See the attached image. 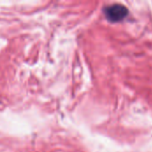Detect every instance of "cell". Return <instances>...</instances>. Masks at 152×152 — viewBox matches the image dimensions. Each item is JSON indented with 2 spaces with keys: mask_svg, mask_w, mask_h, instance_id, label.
<instances>
[{
  "mask_svg": "<svg viewBox=\"0 0 152 152\" xmlns=\"http://www.w3.org/2000/svg\"><path fill=\"white\" fill-rule=\"evenodd\" d=\"M127 9L126 6L119 4H111L110 6H107L104 9V12L108 20L110 21H118L124 19L126 14H127Z\"/></svg>",
  "mask_w": 152,
  "mask_h": 152,
  "instance_id": "cell-1",
  "label": "cell"
}]
</instances>
